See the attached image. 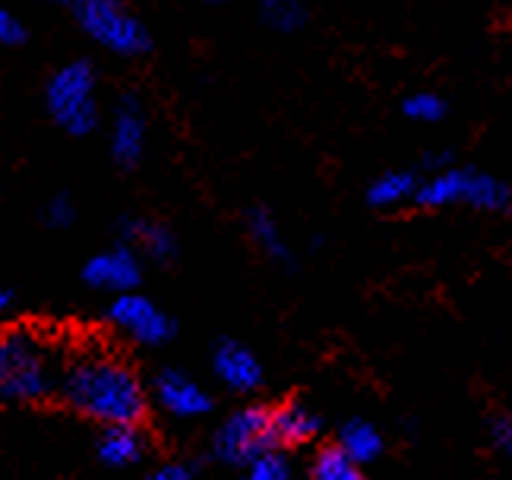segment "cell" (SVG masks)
Masks as SVG:
<instances>
[{
	"instance_id": "cell-1",
	"label": "cell",
	"mask_w": 512,
	"mask_h": 480,
	"mask_svg": "<svg viewBox=\"0 0 512 480\" xmlns=\"http://www.w3.org/2000/svg\"><path fill=\"white\" fill-rule=\"evenodd\" d=\"M67 402L105 427H136L146 414V389L127 364L108 354L76 357L64 376Z\"/></svg>"
},
{
	"instance_id": "cell-2",
	"label": "cell",
	"mask_w": 512,
	"mask_h": 480,
	"mask_svg": "<svg viewBox=\"0 0 512 480\" xmlns=\"http://www.w3.org/2000/svg\"><path fill=\"white\" fill-rule=\"evenodd\" d=\"M415 206L421 209L471 206L481 212H512V187L503 184L500 177L475 168H446L421 180L415 193Z\"/></svg>"
},
{
	"instance_id": "cell-3",
	"label": "cell",
	"mask_w": 512,
	"mask_h": 480,
	"mask_svg": "<svg viewBox=\"0 0 512 480\" xmlns=\"http://www.w3.org/2000/svg\"><path fill=\"white\" fill-rule=\"evenodd\" d=\"M45 102H48V114L54 117L57 127H64L73 136H86L98 120L92 64H86V60H73V64L57 70L48 79Z\"/></svg>"
},
{
	"instance_id": "cell-4",
	"label": "cell",
	"mask_w": 512,
	"mask_h": 480,
	"mask_svg": "<svg viewBox=\"0 0 512 480\" xmlns=\"http://www.w3.org/2000/svg\"><path fill=\"white\" fill-rule=\"evenodd\" d=\"M73 10L76 23L102 48L121 57H136L149 51L146 26L121 7V0H76Z\"/></svg>"
},
{
	"instance_id": "cell-5",
	"label": "cell",
	"mask_w": 512,
	"mask_h": 480,
	"mask_svg": "<svg viewBox=\"0 0 512 480\" xmlns=\"http://www.w3.org/2000/svg\"><path fill=\"white\" fill-rule=\"evenodd\" d=\"M48 392V367L38 345L26 332L0 338V398L32 402Z\"/></svg>"
},
{
	"instance_id": "cell-6",
	"label": "cell",
	"mask_w": 512,
	"mask_h": 480,
	"mask_svg": "<svg viewBox=\"0 0 512 480\" xmlns=\"http://www.w3.org/2000/svg\"><path fill=\"white\" fill-rule=\"evenodd\" d=\"M272 411L241 408L215 433V455L228 465H250L256 455L272 449Z\"/></svg>"
},
{
	"instance_id": "cell-7",
	"label": "cell",
	"mask_w": 512,
	"mask_h": 480,
	"mask_svg": "<svg viewBox=\"0 0 512 480\" xmlns=\"http://www.w3.org/2000/svg\"><path fill=\"white\" fill-rule=\"evenodd\" d=\"M108 316L117 329L127 332L133 342H140V345H165L174 335L171 319L155 307L149 297L136 294V291L117 297L108 310Z\"/></svg>"
},
{
	"instance_id": "cell-8",
	"label": "cell",
	"mask_w": 512,
	"mask_h": 480,
	"mask_svg": "<svg viewBox=\"0 0 512 480\" xmlns=\"http://www.w3.org/2000/svg\"><path fill=\"white\" fill-rule=\"evenodd\" d=\"M140 259L130 247H114L108 253H98L92 256L86 269H83V278L98 288V291H114L117 297L121 294H130L136 285H140Z\"/></svg>"
},
{
	"instance_id": "cell-9",
	"label": "cell",
	"mask_w": 512,
	"mask_h": 480,
	"mask_svg": "<svg viewBox=\"0 0 512 480\" xmlns=\"http://www.w3.org/2000/svg\"><path fill=\"white\" fill-rule=\"evenodd\" d=\"M155 398L171 417H203L212 408V398L203 386H196L193 379L181 370H162L155 379Z\"/></svg>"
},
{
	"instance_id": "cell-10",
	"label": "cell",
	"mask_w": 512,
	"mask_h": 480,
	"mask_svg": "<svg viewBox=\"0 0 512 480\" xmlns=\"http://www.w3.org/2000/svg\"><path fill=\"white\" fill-rule=\"evenodd\" d=\"M146 149V117L136 98H121V105L114 111V127H111V152L117 165L133 168L143 158Z\"/></svg>"
},
{
	"instance_id": "cell-11",
	"label": "cell",
	"mask_w": 512,
	"mask_h": 480,
	"mask_svg": "<svg viewBox=\"0 0 512 480\" xmlns=\"http://www.w3.org/2000/svg\"><path fill=\"white\" fill-rule=\"evenodd\" d=\"M212 370L231 392H253L263 383V367L241 342H219L212 351Z\"/></svg>"
},
{
	"instance_id": "cell-12",
	"label": "cell",
	"mask_w": 512,
	"mask_h": 480,
	"mask_svg": "<svg viewBox=\"0 0 512 480\" xmlns=\"http://www.w3.org/2000/svg\"><path fill=\"white\" fill-rule=\"evenodd\" d=\"M320 433V417L310 408L288 402L279 411H272V439L282 446H304Z\"/></svg>"
},
{
	"instance_id": "cell-13",
	"label": "cell",
	"mask_w": 512,
	"mask_h": 480,
	"mask_svg": "<svg viewBox=\"0 0 512 480\" xmlns=\"http://www.w3.org/2000/svg\"><path fill=\"white\" fill-rule=\"evenodd\" d=\"M143 436L136 427H108L98 439V455H102L105 465H114V468H127L133 462H140L143 458Z\"/></svg>"
},
{
	"instance_id": "cell-14",
	"label": "cell",
	"mask_w": 512,
	"mask_h": 480,
	"mask_svg": "<svg viewBox=\"0 0 512 480\" xmlns=\"http://www.w3.org/2000/svg\"><path fill=\"white\" fill-rule=\"evenodd\" d=\"M418 184L421 180L411 171H389L367 187V203L373 209H396V206L408 203V199L415 203Z\"/></svg>"
},
{
	"instance_id": "cell-15",
	"label": "cell",
	"mask_w": 512,
	"mask_h": 480,
	"mask_svg": "<svg viewBox=\"0 0 512 480\" xmlns=\"http://www.w3.org/2000/svg\"><path fill=\"white\" fill-rule=\"evenodd\" d=\"M339 449L351 458V462L367 465L383 452V436L380 430L370 424V420H348L339 433Z\"/></svg>"
},
{
	"instance_id": "cell-16",
	"label": "cell",
	"mask_w": 512,
	"mask_h": 480,
	"mask_svg": "<svg viewBox=\"0 0 512 480\" xmlns=\"http://www.w3.org/2000/svg\"><path fill=\"white\" fill-rule=\"evenodd\" d=\"M121 228H124V240L143 247L152 259H159V263H168L174 256V234L165 225L136 222V218H130V222H124Z\"/></svg>"
},
{
	"instance_id": "cell-17",
	"label": "cell",
	"mask_w": 512,
	"mask_h": 480,
	"mask_svg": "<svg viewBox=\"0 0 512 480\" xmlns=\"http://www.w3.org/2000/svg\"><path fill=\"white\" fill-rule=\"evenodd\" d=\"M247 228H250L253 244L260 247L266 256H272L275 263H288L291 253H288V244H285V237H282V228L275 225V218L266 209H253L247 215Z\"/></svg>"
},
{
	"instance_id": "cell-18",
	"label": "cell",
	"mask_w": 512,
	"mask_h": 480,
	"mask_svg": "<svg viewBox=\"0 0 512 480\" xmlns=\"http://www.w3.org/2000/svg\"><path fill=\"white\" fill-rule=\"evenodd\" d=\"M310 480H367L364 465L351 462L339 446H326L313 458Z\"/></svg>"
},
{
	"instance_id": "cell-19",
	"label": "cell",
	"mask_w": 512,
	"mask_h": 480,
	"mask_svg": "<svg viewBox=\"0 0 512 480\" xmlns=\"http://www.w3.org/2000/svg\"><path fill=\"white\" fill-rule=\"evenodd\" d=\"M260 13L263 19L279 32H294L304 26L307 7L304 0H260Z\"/></svg>"
},
{
	"instance_id": "cell-20",
	"label": "cell",
	"mask_w": 512,
	"mask_h": 480,
	"mask_svg": "<svg viewBox=\"0 0 512 480\" xmlns=\"http://www.w3.org/2000/svg\"><path fill=\"white\" fill-rule=\"evenodd\" d=\"M402 111H405V117L418 120V124H437V120H443V114H446V102L433 92H415L402 102Z\"/></svg>"
},
{
	"instance_id": "cell-21",
	"label": "cell",
	"mask_w": 512,
	"mask_h": 480,
	"mask_svg": "<svg viewBox=\"0 0 512 480\" xmlns=\"http://www.w3.org/2000/svg\"><path fill=\"white\" fill-rule=\"evenodd\" d=\"M244 480H291V468L285 462V455L282 452H263V455H256L250 465H244Z\"/></svg>"
},
{
	"instance_id": "cell-22",
	"label": "cell",
	"mask_w": 512,
	"mask_h": 480,
	"mask_svg": "<svg viewBox=\"0 0 512 480\" xmlns=\"http://www.w3.org/2000/svg\"><path fill=\"white\" fill-rule=\"evenodd\" d=\"M45 218H48L51 228H67V225H73V218H76L73 203H70L67 196H54L51 203H48V209H45Z\"/></svg>"
},
{
	"instance_id": "cell-23",
	"label": "cell",
	"mask_w": 512,
	"mask_h": 480,
	"mask_svg": "<svg viewBox=\"0 0 512 480\" xmlns=\"http://www.w3.org/2000/svg\"><path fill=\"white\" fill-rule=\"evenodd\" d=\"M23 38H26L23 23H19V19L10 10L0 7V45H19Z\"/></svg>"
},
{
	"instance_id": "cell-24",
	"label": "cell",
	"mask_w": 512,
	"mask_h": 480,
	"mask_svg": "<svg viewBox=\"0 0 512 480\" xmlns=\"http://www.w3.org/2000/svg\"><path fill=\"white\" fill-rule=\"evenodd\" d=\"M494 446L506 455H512V408H506L494 420Z\"/></svg>"
},
{
	"instance_id": "cell-25",
	"label": "cell",
	"mask_w": 512,
	"mask_h": 480,
	"mask_svg": "<svg viewBox=\"0 0 512 480\" xmlns=\"http://www.w3.org/2000/svg\"><path fill=\"white\" fill-rule=\"evenodd\" d=\"M146 480H190V471L184 465H165L159 471H152Z\"/></svg>"
},
{
	"instance_id": "cell-26",
	"label": "cell",
	"mask_w": 512,
	"mask_h": 480,
	"mask_svg": "<svg viewBox=\"0 0 512 480\" xmlns=\"http://www.w3.org/2000/svg\"><path fill=\"white\" fill-rule=\"evenodd\" d=\"M10 300H13V297H10V291H7V288H0V316H4V313H7V307H10Z\"/></svg>"
},
{
	"instance_id": "cell-27",
	"label": "cell",
	"mask_w": 512,
	"mask_h": 480,
	"mask_svg": "<svg viewBox=\"0 0 512 480\" xmlns=\"http://www.w3.org/2000/svg\"><path fill=\"white\" fill-rule=\"evenodd\" d=\"M57 4H76V0H57Z\"/></svg>"
},
{
	"instance_id": "cell-28",
	"label": "cell",
	"mask_w": 512,
	"mask_h": 480,
	"mask_svg": "<svg viewBox=\"0 0 512 480\" xmlns=\"http://www.w3.org/2000/svg\"><path fill=\"white\" fill-rule=\"evenodd\" d=\"M212 4H219V0H212Z\"/></svg>"
}]
</instances>
